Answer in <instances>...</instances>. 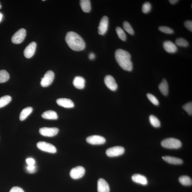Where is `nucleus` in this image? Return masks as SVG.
<instances>
[{
	"label": "nucleus",
	"mask_w": 192,
	"mask_h": 192,
	"mask_svg": "<svg viewBox=\"0 0 192 192\" xmlns=\"http://www.w3.org/2000/svg\"><path fill=\"white\" fill-rule=\"evenodd\" d=\"M151 5L149 2H147L144 3L142 7V11L144 13L147 14L151 11Z\"/></svg>",
	"instance_id": "473e14b6"
},
{
	"label": "nucleus",
	"mask_w": 192,
	"mask_h": 192,
	"mask_svg": "<svg viewBox=\"0 0 192 192\" xmlns=\"http://www.w3.org/2000/svg\"><path fill=\"white\" fill-rule=\"evenodd\" d=\"M163 46L164 49L169 53H175L177 51L178 48L176 45L171 41H167L164 42Z\"/></svg>",
	"instance_id": "4468645a"
},
{
	"label": "nucleus",
	"mask_w": 192,
	"mask_h": 192,
	"mask_svg": "<svg viewBox=\"0 0 192 192\" xmlns=\"http://www.w3.org/2000/svg\"><path fill=\"white\" fill-rule=\"evenodd\" d=\"M66 41L70 48L75 51L83 50L86 47L83 39L74 32H69L66 34Z\"/></svg>",
	"instance_id": "f257e3e1"
},
{
	"label": "nucleus",
	"mask_w": 192,
	"mask_h": 192,
	"mask_svg": "<svg viewBox=\"0 0 192 192\" xmlns=\"http://www.w3.org/2000/svg\"><path fill=\"white\" fill-rule=\"evenodd\" d=\"M147 97L152 103L155 105H158L159 102L156 97L151 94H147Z\"/></svg>",
	"instance_id": "2f4dec72"
},
{
	"label": "nucleus",
	"mask_w": 192,
	"mask_h": 192,
	"mask_svg": "<svg viewBox=\"0 0 192 192\" xmlns=\"http://www.w3.org/2000/svg\"><path fill=\"white\" fill-rule=\"evenodd\" d=\"M178 1H178V0H170V1H169V2L172 4H175Z\"/></svg>",
	"instance_id": "ea45409f"
},
{
	"label": "nucleus",
	"mask_w": 192,
	"mask_h": 192,
	"mask_svg": "<svg viewBox=\"0 0 192 192\" xmlns=\"http://www.w3.org/2000/svg\"><path fill=\"white\" fill-rule=\"evenodd\" d=\"M149 121L152 126L154 128H158L161 126V123L159 119L156 116L151 115L149 117Z\"/></svg>",
	"instance_id": "a878e982"
},
{
	"label": "nucleus",
	"mask_w": 192,
	"mask_h": 192,
	"mask_svg": "<svg viewBox=\"0 0 192 192\" xmlns=\"http://www.w3.org/2000/svg\"><path fill=\"white\" fill-rule=\"evenodd\" d=\"M59 129L56 128H43L40 129L39 133L42 136L52 137L57 135Z\"/></svg>",
	"instance_id": "1a4fd4ad"
},
{
	"label": "nucleus",
	"mask_w": 192,
	"mask_h": 192,
	"mask_svg": "<svg viewBox=\"0 0 192 192\" xmlns=\"http://www.w3.org/2000/svg\"><path fill=\"white\" fill-rule=\"evenodd\" d=\"M54 77V72L51 70L47 71L43 78H42L41 85L43 87H48L53 82Z\"/></svg>",
	"instance_id": "423d86ee"
},
{
	"label": "nucleus",
	"mask_w": 192,
	"mask_h": 192,
	"mask_svg": "<svg viewBox=\"0 0 192 192\" xmlns=\"http://www.w3.org/2000/svg\"><path fill=\"white\" fill-rule=\"evenodd\" d=\"M12 100L11 97L9 96H5L0 98V108L7 105Z\"/></svg>",
	"instance_id": "393cba45"
},
{
	"label": "nucleus",
	"mask_w": 192,
	"mask_h": 192,
	"mask_svg": "<svg viewBox=\"0 0 192 192\" xmlns=\"http://www.w3.org/2000/svg\"><path fill=\"white\" fill-rule=\"evenodd\" d=\"M42 118L48 119H57L58 118V115L55 111L48 110L44 112L42 114Z\"/></svg>",
	"instance_id": "aec40b11"
},
{
	"label": "nucleus",
	"mask_w": 192,
	"mask_h": 192,
	"mask_svg": "<svg viewBox=\"0 0 192 192\" xmlns=\"http://www.w3.org/2000/svg\"><path fill=\"white\" fill-rule=\"evenodd\" d=\"M27 169L29 172L31 173H34L36 171L35 167L34 165H28Z\"/></svg>",
	"instance_id": "e433bc0d"
},
{
	"label": "nucleus",
	"mask_w": 192,
	"mask_h": 192,
	"mask_svg": "<svg viewBox=\"0 0 192 192\" xmlns=\"http://www.w3.org/2000/svg\"><path fill=\"white\" fill-rule=\"evenodd\" d=\"M89 58L91 60H93L95 58V55L93 53H91L89 54Z\"/></svg>",
	"instance_id": "58836bf2"
},
{
	"label": "nucleus",
	"mask_w": 192,
	"mask_h": 192,
	"mask_svg": "<svg viewBox=\"0 0 192 192\" xmlns=\"http://www.w3.org/2000/svg\"><path fill=\"white\" fill-rule=\"evenodd\" d=\"M104 82L107 87L112 91H116L118 89V85L115 79L111 76H106L104 79Z\"/></svg>",
	"instance_id": "f8f14e48"
},
{
	"label": "nucleus",
	"mask_w": 192,
	"mask_h": 192,
	"mask_svg": "<svg viewBox=\"0 0 192 192\" xmlns=\"http://www.w3.org/2000/svg\"><path fill=\"white\" fill-rule=\"evenodd\" d=\"M176 44L178 46L180 47H187L189 45L188 42L185 39L183 38L176 39Z\"/></svg>",
	"instance_id": "c756f323"
},
{
	"label": "nucleus",
	"mask_w": 192,
	"mask_h": 192,
	"mask_svg": "<svg viewBox=\"0 0 192 192\" xmlns=\"http://www.w3.org/2000/svg\"><path fill=\"white\" fill-rule=\"evenodd\" d=\"M159 89L161 93L164 96H166L168 94V85L166 80L164 79L161 83L159 84Z\"/></svg>",
	"instance_id": "412c9836"
},
{
	"label": "nucleus",
	"mask_w": 192,
	"mask_h": 192,
	"mask_svg": "<svg viewBox=\"0 0 192 192\" xmlns=\"http://www.w3.org/2000/svg\"><path fill=\"white\" fill-rule=\"evenodd\" d=\"M73 85L77 89H83L84 88L85 84V80L82 77L77 76L74 78L73 81Z\"/></svg>",
	"instance_id": "a211bd4d"
},
{
	"label": "nucleus",
	"mask_w": 192,
	"mask_h": 192,
	"mask_svg": "<svg viewBox=\"0 0 192 192\" xmlns=\"http://www.w3.org/2000/svg\"><path fill=\"white\" fill-rule=\"evenodd\" d=\"M162 159L169 163L175 165H179L183 163V161L182 159L174 157L169 156H164L162 157Z\"/></svg>",
	"instance_id": "6ab92c4d"
},
{
	"label": "nucleus",
	"mask_w": 192,
	"mask_h": 192,
	"mask_svg": "<svg viewBox=\"0 0 192 192\" xmlns=\"http://www.w3.org/2000/svg\"><path fill=\"white\" fill-rule=\"evenodd\" d=\"M116 32L119 39L123 41H126V34L123 29L119 27H117Z\"/></svg>",
	"instance_id": "cd10ccee"
},
{
	"label": "nucleus",
	"mask_w": 192,
	"mask_h": 192,
	"mask_svg": "<svg viewBox=\"0 0 192 192\" xmlns=\"http://www.w3.org/2000/svg\"><path fill=\"white\" fill-rule=\"evenodd\" d=\"M26 163L28 165H34L35 161L32 158H27L26 160Z\"/></svg>",
	"instance_id": "4c0bfd02"
},
{
	"label": "nucleus",
	"mask_w": 192,
	"mask_h": 192,
	"mask_svg": "<svg viewBox=\"0 0 192 192\" xmlns=\"http://www.w3.org/2000/svg\"><path fill=\"white\" fill-rule=\"evenodd\" d=\"M86 141L93 145H101L105 143L106 139L104 137L98 135L91 136L88 137Z\"/></svg>",
	"instance_id": "9d476101"
},
{
	"label": "nucleus",
	"mask_w": 192,
	"mask_h": 192,
	"mask_svg": "<svg viewBox=\"0 0 192 192\" xmlns=\"http://www.w3.org/2000/svg\"><path fill=\"white\" fill-rule=\"evenodd\" d=\"M57 103L65 108H73L74 106L73 102L71 100L67 98H59L57 100Z\"/></svg>",
	"instance_id": "2eb2a0df"
},
{
	"label": "nucleus",
	"mask_w": 192,
	"mask_h": 192,
	"mask_svg": "<svg viewBox=\"0 0 192 192\" xmlns=\"http://www.w3.org/2000/svg\"><path fill=\"white\" fill-rule=\"evenodd\" d=\"M184 26L189 31H192V21H187L184 22Z\"/></svg>",
	"instance_id": "f704fd0d"
},
{
	"label": "nucleus",
	"mask_w": 192,
	"mask_h": 192,
	"mask_svg": "<svg viewBox=\"0 0 192 192\" xmlns=\"http://www.w3.org/2000/svg\"><path fill=\"white\" fill-rule=\"evenodd\" d=\"M33 109L31 107H28L22 110L20 115V119L21 121H23L26 119L30 114H31Z\"/></svg>",
	"instance_id": "5701e85b"
},
{
	"label": "nucleus",
	"mask_w": 192,
	"mask_h": 192,
	"mask_svg": "<svg viewBox=\"0 0 192 192\" xmlns=\"http://www.w3.org/2000/svg\"><path fill=\"white\" fill-rule=\"evenodd\" d=\"M133 181L137 183L146 185L148 184V181L145 176L139 174H134L132 177Z\"/></svg>",
	"instance_id": "f3484780"
},
{
	"label": "nucleus",
	"mask_w": 192,
	"mask_h": 192,
	"mask_svg": "<svg viewBox=\"0 0 192 192\" xmlns=\"http://www.w3.org/2000/svg\"><path fill=\"white\" fill-rule=\"evenodd\" d=\"M124 152V149L121 146H115L110 148L106 150V153L109 157H115L122 155Z\"/></svg>",
	"instance_id": "0eeeda50"
},
{
	"label": "nucleus",
	"mask_w": 192,
	"mask_h": 192,
	"mask_svg": "<svg viewBox=\"0 0 192 192\" xmlns=\"http://www.w3.org/2000/svg\"><path fill=\"white\" fill-rule=\"evenodd\" d=\"M36 44L35 42H32L27 46L24 51V55L27 59L31 58L34 56L35 52Z\"/></svg>",
	"instance_id": "ddd939ff"
},
{
	"label": "nucleus",
	"mask_w": 192,
	"mask_h": 192,
	"mask_svg": "<svg viewBox=\"0 0 192 192\" xmlns=\"http://www.w3.org/2000/svg\"><path fill=\"white\" fill-rule=\"evenodd\" d=\"M2 7V6L1 5V3H0V9H1V8Z\"/></svg>",
	"instance_id": "79ce46f5"
},
{
	"label": "nucleus",
	"mask_w": 192,
	"mask_h": 192,
	"mask_svg": "<svg viewBox=\"0 0 192 192\" xmlns=\"http://www.w3.org/2000/svg\"><path fill=\"white\" fill-rule=\"evenodd\" d=\"M115 58L117 63L124 70L131 71L133 70V64L129 52L123 49H118L115 52Z\"/></svg>",
	"instance_id": "f03ea898"
},
{
	"label": "nucleus",
	"mask_w": 192,
	"mask_h": 192,
	"mask_svg": "<svg viewBox=\"0 0 192 192\" xmlns=\"http://www.w3.org/2000/svg\"><path fill=\"white\" fill-rule=\"evenodd\" d=\"M85 173V169L83 167L78 166L72 169L70 173V175L72 179H77L83 177Z\"/></svg>",
	"instance_id": "6e6552de"
},
{
	"label": "nucleus",
	"mask_w": 192,
	"mask_h": 192,
	"mask_svg": "<svg viewBox=\"0 0 192 192\" xmlns=\"http://www.w3.org/2000/svg\"><path fill=\"white\" fill-rule=\"evenodd\" d=\"M123 28L128 33L133 35L134 34V31L133 27L127 21H124L123 23Z\"/></svg>",
	"instance_id": "c85d7f7f"
},
{
	"label": "nucleus",
	"mask_w": 192,
	"mask_h": 192,
	"mask_svg": "<svg viewBox=\"0 0 192 192\" xmlns=\"http://www.w3.org/2000/svg\"><path fill=\"white\" fill-rule=\"evenodd\" d=\"M80 4L83 11L86 12H89L91 10V1L89 0H81L80 1Z\"/></svg>",
	"instance_id": "4be33fe9"
},
{
	"label": "nucleus",
	"mask_w": 192,
	"mask_h": 192,
	"mask_svg": "<svg viewBox=\"0 0 192 192\" xmlns=\"http://www.w3.org/2000/svg\"><path fill=\"white\" fill-rule=\"evenodd\" d=\"M98 192H109L110 187L108 184L103 179H100L98 181Z\"/></svg>",
	"instance_id": "dca6fc26"
},
{
	"label": "nucleus",
	"mask_w": 192,
	"mask_h": 192,
	"mask_svg": "<svg viewBox=\"0 0 192 192\" xmlns=\"http://www.w3.org/2000/svg\"><path fill=\"white\" fill-rule=\"evenodd\" d=\"M161 145L164 148L168 149H178L182 146L181 142L174 138H168L164 139L161 142Z\"/></svg>",
	"instance_id": "7ed1b4c3"
},
{
	"label": "nucleus",
	"mask_w": 192,
	"mask_h": 192,
	"mask_svg": "<svg viewBox=\"0 0 192 192\" xmlns=\"http://www.w3.org/2000/svg\"><path fill=\"white\" fill-rule=\"evenodd\" d=\"M159 30L167 34H171L174 33L173 29L167 26H161L159 27Z\"/></svg>",
	"instance_id": "7c9ffc66"
},
{
	"label": "nucleus",
	"mask_w": 192,
	"mask_h": 192,
	"mask_svg": "<svg viewBox=\"0 0 192 192\" xmlns=\"http://www.w3.org/2000/svg\"><path fill=\"white\" fill-rule=\"evenodd\" d=\"M179 180L182 185L184 186H188L192 185V179L188 176H182L179 178Z\"/></svg>",
	"instance_id": "b1692460"
},
{
	"label": "nucleus",
	"mask_w": 192,
	"mask_h": 192,
	"mask_svg": "<svg viewBox=\"0 0 192 192\" xmlns=\"http://www.w3.org/2000/svg\"><path fill=\"white\" fill-rule=\"evenodd\" d=\"M9 192H24L22 188L19 187L15 186L12 188Z\"/></svg>",
	"instance_id": "c9c22d12"
},
{
	"label": "nucleus",
	"mask_w": 192,
	"mask_h": 192,
	"mask_svg": "<svg viewBox=\"0 0 192 192\" xmlns=\"http://www.w3.org/2000/svg\"><path fill=\"white\" fill-rule=\"evenodd\" d=\"M183 108L187 113L190 115L192 114V102H190L187 103L183 106Z\"/></svg>",
	"instance_id": "72a5a7b5"
},
{
	"label": "nucleus",
	"mask_w": 192,
	"mask_h": 192,
	"mask_svg": "<svg viewBox=\"0 0 192 192\" xmlns=\"http://www.w3.org/2000/svg\"><path fill=\"white\" fill-rule=\"evenodd\" d=\"M2 15L1 13H0V22L1 21L2 18Z\"/></svg>",
	"instance_id": "a19ab883"
},
{
	"label": "nucleus",
	"mask_w": 192,
	"mask_h": 192,
	"mask_svg": "<svg viewBox=\"0 0 192 192\" xmlns=\"http://www.w3.org/2000/svg\"><path fill=\"white\" fill-rule=\"evenodd\" d=\"M9 75L7 71L4 70L0 71V83L6 82L9 79Z\"/></svg>",
	"instance_id": "bb28decb"
},
{
	"label": "nucleus",
	"mask_w": 192,
	"mask_h": 192,
	"mask_svg": "<svg viewBox=\"0 0 192 192\" xmlns=\"http://www.w3.org/2000/svg\"><path fill=\"white\" fill-rule=\"evenodd\" d=\"M37 146L40 150L47 152L54 153L57 152V149L55 147L46 142H39L37 143Z\"/></svg>",
	"instance_id": "20e7f679"
},
{
	"label": "nucleus",
	"mask_w": 192,
	"mask_h": 192,
	"mask_svg": "<svg viewBox=\"0 0 192 192\" xmlns=\"http://www.w3.org/2000/svg\"><path fill=\"white\" fill-rule=\"evenodd\" d=\"M109 21L108 17L105 16L102 17L98 27V33L104 35L106 33L108 29Z\"/></svg>",
	"instance_id": "9b49d317"
},
{
	"label": "nucleus",
	"mask_w": 192,
	"mask_h": 192,
	"mask_svg": "<svg viewBox=\"0 0 192 192\" xmlns=\"http://www.w3.org/2000/svg\"><path fill=\"white\" fill-rule=\"evenodd\" d=\"M26 35V30L24 29H20L12 36V42L15 44H21L24 40Z\"/></svg>",
	"instance_id": "39448f33"
}]
</instances>
